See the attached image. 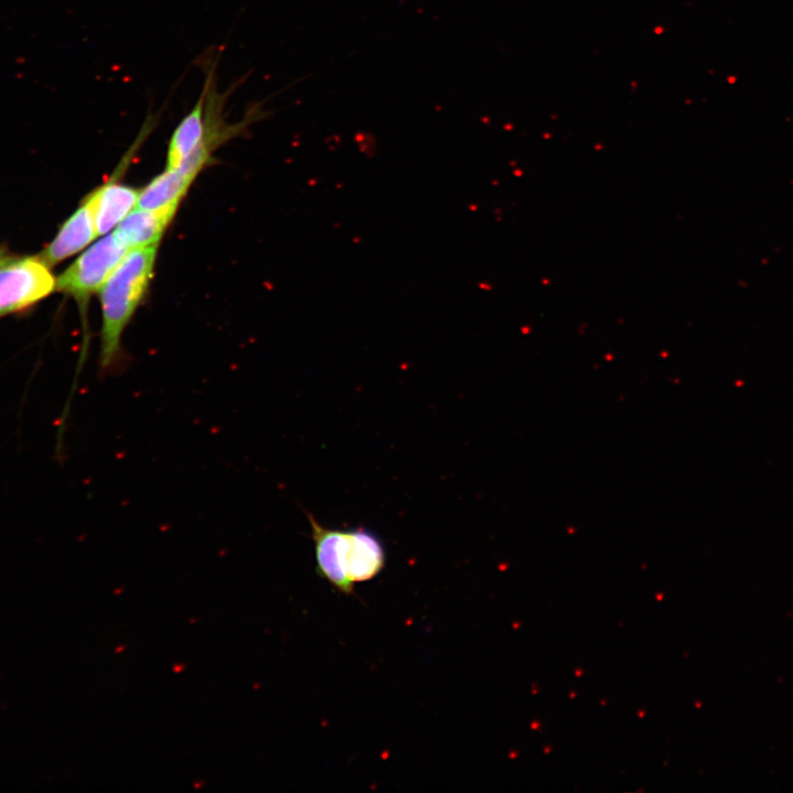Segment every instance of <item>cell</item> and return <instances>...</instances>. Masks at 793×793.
I'll list each match as a JSON object with an SVG mask.
<instances>
[{
    "label": "cell",
    "mask_w": 793,
    "mask_h": 793,
    "mask_svg": "<svg viewBox=\"0 0 793 793\" xmlns=\"http://www.w3.org/2000/svg\"><path fill=\"white\" fill-rule=\"evenodd\" d=\"M159 245L129 250L102 284L100 303L99 376H117L128 366L121 345L123 332L140 305L152 278Z\"/></svg>",
    "instance_id": "cell-1"
},
{
    "label": "cell",
    "mask_w": 793,
    "mask_h": 793,
    "mask_svg": "<svg viewBox=\"0 0 793 793\" xmlns=\"http://www.w3.org/2000/svg\"><path fill=\"white\" fill-rule=\"evenodd\" d=\"M56 280L39 257H18L0 249V316L25 309L46 297Z\"/></svg>",
    "instance_id": "cell-2"
},
{
    "label": "cell",
    "mask_w": 793,
    "mask_h": 793,
    "mask_svg": "<svg viewBox=\"0 0 793 793\" xmlns=\"http://www.w3.org/2000/svg\"><path fill=\"white\" fill-rule=\"evenodd\" d=\"M128 251L113 232L106 235L57 278L55 289L85 307Z\"/></svg>",
    "instance_id": "cell-3"
},
{
    "label": "cell",
    "mask_w": 793,
    "mask_h": 793,
    "mask_svg": "<svg viewBox=\"0 0 793 793\" xmlns=\"http://www.w3.org/2000/svg\"><path fill=\"white\" fill-rule=\"evenodd\" d=\"M306 517L312 530L317 575L339 593L351 595L355 585L348 579L345 567L347 530L325 526L311 513Z\"/></svg>",
    "instance_id": "cell-4"
},
{
    "label": "cell",
    "mask_w": 793,
    "mask_h": 793,
    "mask_svg": "<svg viewBox=\"0 0 793 793\" xmlns=\"http://www.w3.org/2000/svg\"><path fill=\"white\" fill-rule=\"evenodd\" d=\"M97 230L94 216L93 197L89 193L82 205L63 224L56 237L37 256L47 267H54L89 245Z\"/></svg>",
    "instance_id": "cell-5"
},
{
    "label": "cell",
    "mask_w": 793,
    "mask_h": 793,
    "mask_svg": "<svg viewBox=\"0 0 793 793\" xmlns=\"http://www.w3.org/2000/svg\"><path fill=\"white\" fill-rule=\"evenodd\" d=\"M385 562L387 552L379 535L365 526L348 529L347 575L352 585L374 578Z\"/></svg>",
    "instance_id": "cell-6"
},
{
    "label": "cell",
    "mask_w": 793,
    "mask_h": 793,
    "mask_svg": "<svg viewBox=\"0 0 793 793\" xmlns=\"http://www.w3.org/2000/svg\"><path fill=\"white\" fill-rule=\"evenodd\" d=\"M90 194L98 236L116 228L133 210L139 197L138 189L115 181L99 186Z\"/></svg>",
    "instance_id": "cell-7"
},
{
    "label": "cell",
    "mask_w": 793,
    "mask_h": 793,
    "mask_svg": "<svg viewBox=\"0 0 793 793\" xmlns=\"http://www.w3.org/2000/svg\"><path fill=\"white\" fill-rule=\"evenodd\" d=\"M177 208L144 210L135 208L112 231L128 249L159 245Z\"/></svg>",
    "instance_id": "cell-8"
},
{
    "label": "cell",
    "mask_w": 793,
    "mask_h": 793,
    "mask_svg": "<svg viewBox=\"0 0 793 793\" xmlns=\"http://www.w3.org/2000/svg\"><path fill=\"white\" fill-rule=\"evenodd\" d=\"M193 178L180 170H165L139 191L135 208L161 210L177 208Z\"/></svg>",
    "instance_id": "cell-9"
}]
</instances>
